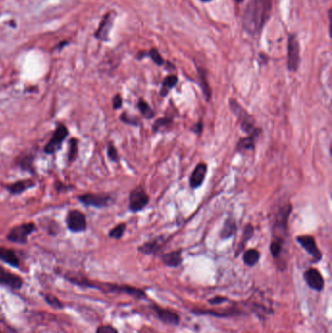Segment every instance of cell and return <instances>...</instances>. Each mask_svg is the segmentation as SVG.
Returning a JSON list of instances; mask_svg holds the SVG:
<instances>
[{
  "instance_id": "1",
  "label": "cell",
  "mask_w": 332,
  "mask_h": 333,
  "mask_svg": "<svg viewBox=\"0 0 332 333\" xmlns=\"http://www.w3.org/2000/svg\"><path fill=\"white\" fill-rule=\"evenodd\" d=\"M273 10V0H250L244 11L242 25L252 36L259 35L268 22Z\"/></svg>"
},
{
  "instance_id": "2",
  "label": "cell",
  "mask_w": 332,
  "mask_h": 333,
  "mask_svg": "<svg viewBox=\"0 0 332 333\" xmlns=\"http://www.w3.org/2000/svg\"><path fill=\"white\" fill-rule=\"evenodd\" d=\"M230 102V108L233 110V112L238 116L239 120H240V125H241V129L248 134V136L250 135H260L261 134V129L256 128L254 126V120L253 119L252 116H250L242 107L241 105L236 102L233 99L229 100Z\"/></svg>"
},
{
  "instance_id": "3",
  "label": "cell",
  "mask_w": 332,
  "mask_h": 333,
  "mask_svg": "<svg viewBox=\"0 0 332 333\" xmlns=\"http://www.w3.org/2000/svg\"><path fill=\"white\" fill-rule=\"evenodd\" d=\"M68 135H69V132H68L67 127L62 123H59L51 138L49 139V141L44 147V153L48 155H52L58 152L61 148L62 143L66 139Z\"/></svg>"
},
{
  "instance_id": "4",
  "label": "cell",
  "mask_w": 332,
  "mask_h": 333,
  "mask_svg": "<svg viewBox=\"0 0 332 333\" xmlns=\"http://www.w3.org/2000/svg\"><path fill=\"white\" fill-rule=\"evenodd\" d=\"M36 230V225L33 222L21 223L14 226L7 234V240L14 244L25 245L28 242V237Z\"/></svg>"
},
{
  "instance_id": "5",
  "label": "cell",
  "mask_w": 332,
  "mask_h": 333,
  "mask_svg": "<svg viewBox=\"0 0 332 333\" xmlns=\"http://www.w3.org/2000/svg\"><path fill=\"white\" fill-rule=\"evenodd\" d=\"M300 44L295 33H291L288 39V68L290 71H297L300 65Z\"/></svg>"
},
{
  "instance_id": "6",
  "label": "cell",
  "mask_w": 332,
  "mask_h": 333,
  "mask_svg": "<svg viewBox=\"0 0 332 333\" xmlns=\"http://www.w3.org/2000/svg\"><path fill=\"white\" fill-rule=\"evenodd\" d=\"M77 199L85 207L96 209L106 208L112 203V197L107 193H84Z\"/></svg>"
},
{
  "instance_id": "7",
  "label": "cell",
  "mask_w": 332,
  "mask_h": 333,
  "mask_svg": "<svg viewBox=\"0 0 332 333\" xmlns=\"http://www.w3.org/2000/svg\"><path fill=\"white\" fill-rule=\"evenodd\" d=\"M291 212H292V206L290 204L285 205L279 210L274 226H273L274 239L285 241V235L287 234L288 220H289Z\"/></svg>"
},
{
  "instance_id": "8",
  "label": "cell",
  "mask_w": 332,
  "mask_h": 333,
  "mask_svg": "<svg viewBox=\"0 0 332 333\" xmlns=\"http://www.w3.org/2000/svg\"><path fill=\"white\" fill-rule=\"evenodd\" d=\"M66 226L72 233H81L87 230V217L84 213L78 210L68 211L65 218Z\"/></svg>"
},
{
  "instance_id": "9",
  "label": "cell",
  "mask_w": 332,
  "mask_h": 333,
  "mask_svg": "<svg viewBox=\"0 0 332 333\" xmlns=\"http://www.w3.org/2000/svg\"><path fill=\"white\" fill-rule=\"evenodd\" d=\"M149 203V196L146 191L141 187H136L130 193L129 197V209L133 213L142 211Z\"/></svg>"
},
{
  "instance_id": "10",
  "label": "cell",
  "mask_w": 332,
  "mask_h": 333,
  "mask_svg": "<svg viewBox=\"0 0 332 333\" xmlns=\"http://www.w3.org/2000/svg\"><path fill=\"white\" fill-rule=\"evenodd\" d=\"M34 160L35 154L32 151H22L20 153L14 160V165L16 168L29 173L31 175H35V168H34Z\"/></svg>"
},
{
  "instance_id": "11",
  "label": "cell",
  "mask_w": 332,
  "mask_h": 333,
  "mask_svg": "<svg viewBox=\"0 0 332 333\" xmlns=\"http://www.w3.org/2000/svg\"><path fill=\"white\" fill-rule=\"evenodd\" d=\"M150 309L153 311L155 316L164 324L169 325V326H174L176 327L180 323V317L177 313L169 310V309H164L156 304H153L150 306Z\"/></svg>"
},
{
  "instance_id": "12",
  "label": "cell",
  "mask_w": 332,
  "mask_h": 333,
  "mask_svg": "<svg viewBox=\"0 0 332 333\" xmlns=\"http://www.w3.org/2000/svg\"><path fill=\"white\" fill-rule=\"evenodd\" d=\"M304 281L307 286L316 292H322L325 288V279L322 273L316 268H309L307 269L304 274Z\"/></svg>"
},
{
  "instance_id": "13",
  "label": "cell",
  "mask_w": 332,
  "mask_h": 333,
  "mask_svg": "<svg viewBox=\"0 0 332 333\" xmlns=\"http://www.w3.org/2000/svg\"><path fill=\"white\" fill-rule=\"evenodd\" d=\"M298 244L314 258L315 262H319L323 258V254L317 246L316 240L312 236H298L296 238Z\"/></svg>"
},
{
  "instance_id": "14",
  "label": "cell",
  "mask_w": 332,
  "mask_h": 333,
  "mask_svg": "<svg viewBox=\"0 0 332 333\" xmlns=\"http://www.w3.org/2000/svg\"><path fill=\"white\" fill-rule=\"evenodd\" d=\"M0 285L13 290H20L23 286V280L20 276L0 266Z\"/></svg>"
},
{
  "instance_id": "15",
  "label": "cell",
  "mask_w": 332,
  "mask_h": 333,
  "mask_svg": "<svg viewBox=\"0 0 332 333\" xmlns=\"http://www.w3.org/2000/svg\"><path fill=\"white\" fill-rule=\"evenodd\" d=\"M207 172H208L207 164L205 163L198 164L190 176V179H189L190 187L193 189L199 188L203 184L206 178Z\"/></svg>"
},
{
  "instance_id": "16",
  "label": "cell",
  "mask_w": 332,
  "mask_h": 333,
  "mask_svg": "<svg viewBox=\"0 0 332 333\" xmlns=\"http://www.w3.org/2000/svg\"><path fill=\"white\" fill-rule=\"evenodd\" d=\"M114 17H115V14L112 13V12L107 13L104 16V18L102 19V20L100 22L99 27L98 28V31L95 34L98 39L102 40V41H107L108 40V35H109L110 29H111L112 24H113Z\"/></svg>"
},
{
  "instance_id": "17",
  "label": "cell",
  "mask_w": 332,
  "mask_h": 333,
  "mask_svg": "<svg viewBox=\"0 0 332 333\" xmlns=\"http://www.w3.org/2000/svg\"><path fill=\"white\" fill-rule=\"evenodd\" d=\"M35 181L33 179H21V180H17L9 185L6 186V189L11 195H20L26 190L32 188L35 186Z\"/></svg>"
},
{
  "instance_id": "18",
  "label": "cell",
  "mask_w": 332,
  "mask_h": 333,
  "mask_svg": "<svg viewBox=\"0 0 332 333\" xmlns=\"http://www.w3.org/2000/svg\"><path fill=\"white\" fill-rule=\"evenodd\" d=\"M163 263L171 268H176L181 265L183 258H182V251H174L162 255Z\"/></svg>"
},
{
  "instance_id": "19",
  "label": "cell",
  "mask_w": 332,
  "mask_h": 333,
  "mask_svg": "<svg viewBox=\"0 0 332 333\" xmlns=\"http://www.w3.org/2000/svg\"><path fill=\"white\" fill-rule=\"evenodd\" d=\"M0 260L6 264L18 268L20 266V260L14 250L5 247H0Z\"/></svg>"
},
{
  "instance_id": "20",
  "label": "cell",
  "mask_w": 332,
  "mask_h": 333,
  "mask_svg": "<svg viewBox=\"0 0 332 333\" xmlns=\"http://www.w3.org/2000/svg\"><path fill=\"white\" fill-rule=\"evenodd\" d=\"M163 246H164L163 238L160 237V238H157V239L152 240L150 242L144 243L137 250L139 253L146 255H154V254L158 253Z\"/></svg>"
},
{
  "instance_id": "21",
  "label": "cell",
  "mask_w": 332,
  "mask_h": 333,
  "mask_svg": "<svg viewBox=\"0 0 332 333\" xmlns=\"http://www.w3.org/2000/svg\"><path fill=\"white\" fill-rule=\"evenodd\" d=\"M192 313L196 314V315H210V316H215V317H231V316H235L238 315L239 312L237 309H226V310H203V309H199V310H191Z\"/></svg>"
},
{
  "instance_id": "22",
  "label": "cell",
  "mask_w": 332,
  "mask_h": 333,
  "mask_svg": "<svg viewBox=\"0 0 332 333\" xmlns=\"http://www.w3.org/2000/svg\"><path fill=\"white\" fill-rule=\"evenodd\" d=\"M144 57H149L153 60V62L159 66L164 65V63H165L164 58L162 57V55L160 54V52L156 48H151L148 52H145V51L138 52L137 55V59H142Z\"/></svg>"
},
{
  "instance_id": "23",
  "label": "cell",
  "mask_w": 332,
  "mask_h": 333,
  "mask_svg": "<svg viewBox=\"0 0 332 333\" xmlns=\"http://www.w3.org/2000/svg\"><path fill=\"white\" fill-rule=\"evenodd\" d=\"M243 260L247 266L254 267L260 260V253L255 249H250L244 253Z\"/></svg>"
},
{
  "instance_id": "24",
  "label": "cell",
  "mask_w": 332,
  "mask_h": 333,
  "mask_svg": "<svg viewBox=\"0 0 332 333\" xmlns=\"http://www.w3.org/2000/svg\"><path fill=\"white\" fill-rule=\"evenodd\" d=\"M258 135H250L244 138H241L237 144V151H245L250 149H254L255 141L258 137Z\"/></svg>"
},
{
  "instance_id": "25",
  "label": "cell",
  "mask_w": 332,
  "mask_h": 333,
  "mask_svg": "<svg viewBox=\"0 0 332 333\" xmlns=\"http://www.w3.org/2000/svg\"><path fill=\"white\" fill-rule=\"evenodd\" d=\"M237 231V224L235 222V220L233 218H228L222 229H221V232H220V237L221 239L223 240H227V239H230Z\"/></svg>"
},
{
  "instance_id": "26",
  "label": "cell",
  "mask_w": 332,
  "mask_h": 333,
  "mask_svg": "<svg viewBox=\"0 0 332 333\" xmlns=\"http://www.w3.org/2000/svg\"><path fill=\"white\" fill-rule=\"evenodd\" d=\"M178 82V78L176 75H174V74H171V75H168L164 81H163V85H162V88H161V91H160V96L165 98L171 89H173Z\"/></svg>"
},
{
  "instance_id": "27",
  "label": "cell",
  "mask_w": 332,
  "mask_h": 333,
  "mask_svg": "<svg viewBox=\"0 0 332 333\" xmlns=\"http://www.w3.org/2000/svg\"><path fill=\"white\" fill-rule=\"evenodd\" d=\"M254 229L253 225H252V224L246 225V227H245V229H244V233H243V238H242L241 243L239 244V248H238L236 256L244 250L246 244H247V243L252 239V237L254 236Z\"/></svg>"
},
{
  "instance_id": "28",
  "label": "cell",
  "mask_w": 332,
  "mask_h": 333,
  "mask_svg": "<svg viewBox=\"0 0 332 333\" xmlns=\"http://www.w3.org/2000/svg\"><path fill=\"white\" fill-rule=\"evenodd\" d=\"M78 140L75 137H72L69 140V144H68V152H67V159L68 162L73 163L77 157H78Z\"/></svg>"
},
{
  "instance_id": "29",
  "label": "cell",
  "mask_w": 332,
  "mask_h": 333,
  "mask_svg": "<svg viewBox=\"0 0 332 333\" xmlns=\"http://www.w3.org/2000/svg\"><path fill=\"white\" fill-rule=\"evenodd\" d=\"M198 72H199V76L201 79V85L203 88V92H204L207 99L209 100L211 98V89L209 87V83L207 80V70L202 68V67H198Z\"/></svg>"
},
{
  "instance_id": "30",
  "label": "cell",
  "mask_w": 332,
  "mask_h": 333,
  "mask_svg": "<svg viewBox=\"0 0 332 333\" xmlns=\"http://www.w3.org/2000/svg\"><path fill=\"white\" fill-rule=\"evenodd\" d=\"M137 107L145 119L149 120V119H152L154 117L155 113H154L153 109L150 107V105L145 100L140 98L137 102Z\"/></svg>"
},
{
  "instance_id": "31",
  "label": "cell",
  "mask_w": 332,
  "mask_h": 333,
  "mask_svg": "<svg viewBox=\"0 0 332 333\" xmlns=\"http://www.w3.org/2000/svg\"><path fill=\"white\" fill-rule=\"evenodd\" d=\"M126 228H127V224L122 222L119 223L118 225H116L115 227H113L109 233H108V237L111 239H116V240H120L123 238L125 232H126Z\"/></svg>"
},
{
  "instance_id": "32",
  "label": "cell",
  "mask_w": 332,
  "mask_h": 333,
  "mask_svg": "<svg viewBox=\"0 0 332 333\" xmlns=\"http://www.w3.org/2000/svg\"><path fill=\"white\" fill-rule=\"evenodd\" d=\"M43 294V298L46 301V303L48 305H50L52 308L58 309V310L63 309L64 305L58 297H56L55 295H53L51 294Z\"/></svg>"
},
{
  "instance_id": "33",
  "label": "cell",
  "mask_w": 332,
  "mask_h": 333,
  "mask_svg": "<svg viewBox=\"0 0 332 333\" xmlns=\"http://www.w3.org/2000/svg\"><path fill=\"white\" fill-rule=\"evenodd\" d=\"M171 123H172V120L169 119V118H167V117L160 118V119L156 120L155 123L153 124V126H152V131H153L154 133L161 132V131H163L164 129H168Z\"/></svg>"
},
{
  "instance_id": "34",
  "label": "cell",
  "mask_w": 332,
  "mask_h": 333,
  "mask_svg": "<svg viewBox=\"0 0 332 333\" xmlns=\"http://www.w3.org/2000/svg\"><path fill=\"white\" fill-rule=\"evenodd\" d=\"M283 244H284V241H281V240L274 239L272 241L270 245V252L274 258H278L281 255V253L283 250Z\"/></svg>"
},
{
  "instance_id": "35",
  "label": "cell",
  "mask_w": 332,
  "mask_h": 333,
  "mask_svg": "<svg viewBox=\"0 0 332 333\" xmlns=\"http://www.w3.org/2000/svg\"><path fill=\"white\" fill-rule=\"evenodd\" d=\"M107 156L111 162L118 163L120 161V155L118 153V150L112 142H109L107 144Z\"/></svg>"
},
{
  "instance_id": "36",
  "label": "cell",
  "mask_w": 332,
  "mask_h": 333,
  "mask_svg": "<svg viewBox=\"0 0 332 333\" xmlns=\"http://www.w3.org/2000/svg\"><path fill=\"white\" fill-rule=\"evenodd\" d=\"M120 120L127 124V125H130V126H137L139 125V119L136 116H132V115H129L127 112H124L121 114L120 116Z\"/></svg>"
},
{
  "instance_id": "37",
  "label": "cell",
  "mask_w": 332,
  "mask_h": 333,
  "mask_svg": "<svg viewBox=\"0 0 332 333\" xmlns=\"http://www.w3.org/2000/svg\"><path fill=\"white\" fill-rule=\"evenodd\" d=\"M46 228H47L48 234L51 235V236H57L59 234V229H60L59 224L56 221H54V220L49 221L47 223V227Z\"/></svg>"
},
{
  "instance_id": "38",
  "label": "cell",
  "mask_w": 332,
  "mask_h": 333,
  "mask_svg": "<svg viewBox=\"0 0 332 333\" xmlns=\"http://www.w3.org/2000/svg\"><path fill=\"white\" fill-rule=\"evenodd\" d=\"M95 333H119V332L110 325H101L99 327H98V329L96 330Z\"/></svg>"
},
{
  "instance_id": "39",
  "label": "cell",
  "mask_w": 332,
  "mask_h": 333,
  "mask_svg": "<svg viewBox=\"0 0 332 333\" xmlns=\"http://www.w3.org/2000/svg\"><path fill=\"white\" fill-rule=\"evenodd\" d=\"M123 105V98L120 94H116L112 98V107L113 109H120Z\"/></svg>"
},
{
  "instance_id": "40",
  "label": "cell",
  "mask_w": 332,
  "mask_h": 333,
  "mask_svg": "<svg viewBox=\"0 0 332 333\" xmlns=\"http://www.w3.org/2000/svg\"><path fill=\"white\" fill-rule=\"evenodd\" d=\"M227 300H228V299L225 298V297H222V296H215V297H214V298H212V299H209L208 302H209L210 304H212V305H218V304H221V303H223V302H225V301H227Z\"/></svg>"
},
{
  "instance_id": "41",
  "label": "cell",
  "mask_w": 332,
  "mask_h": 333,
  "mask_svg": "<svg viewBox=\"0 0 332 333\" xmlns=\"http://www.w3.org/2000/svg\"><path fill=\"white\" fill-rule=\"evenodd\" d=\"M55 188L57 192H62V191H66L67 189H69V186H66L62 182L58 181V182H55Z\"/></svg>"
},
{
  "instance_id": "42",
  "label": "cell",
  "mask_w": 332,
  "mask_h": 333,
  "mask_svg": "<svg viewBox=\"0 0 332 333\" xmlns=\"http://www.w3.org/2000/svg\"><path fill=\"white\" fill-rule=\"evenodd\" d=\"M202 130H203V122L200 121L198 122L196 125H194L192 128H191V131L194 132L195 134L197 135H200L202 133Z\"/></svg>"
},
{
  "instance_id": "43",
  "label": "cell",
  "mask_w": 332,
  "mask_h": 333,
  "mask_svg": "<svg viewBox=\"0 0 332 333\" xmlns=\"http://www.w3.org/2000/svg\"><path fill=\"white\" fill-rule=\"evenodd\" d=\"M201 2H203V3H209V2H212V1H214V0H200Z\"/></svg>"
},
{
  "instance_id": "44",
  "label": "cell",
  "mask_w": 332,
  "mask_h": 333,
  "mask_svg": "<svg viewBox=\"0 0 332 333\" xmlns=\"http://www.w3.org/2000/svg\"><path fill=\"white\" fill-rule=\"evenodd\" d=\"M237 3H242V2H244L245 0H235Z\"/></svg>"
},
{
  "instance_id": "45",
  "label": "cell",
  "mask_w": 332,
  "mask_h": 333,
  "mask_svg": "<svg viewBox=\"0 0 332 333\" xmlns=\"http://www.w3.org/2000/svg\"><path fill=\"white\" fill-rule=\"evenodd\" d=\"M0 333H4V332H3V331H1V330H0Z\"/></svg>"
}]
</instances>
